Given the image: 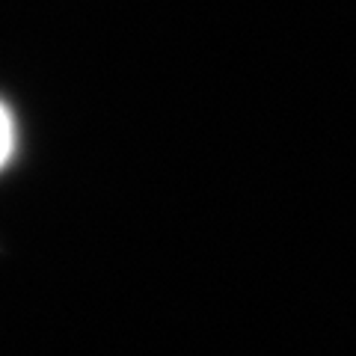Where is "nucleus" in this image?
Segmentation results:
<instances>
[{
	"mask_svg": "<svg viewBox=\"0 0 356 356\" xmlns=\"http://www.w3.org/2000/svg\"><path fill=\"white\" fill-rule=\"evenodd\" d=\"M15 143H18V131H15V116L3 102H0V170L13 161L15 154Z\"/></svg>",
	"mask_w": 356,
	"mask_h": 356,
	"instance_id": "nucleus-1",
	"label": "nucleus"
}]
</instances>
